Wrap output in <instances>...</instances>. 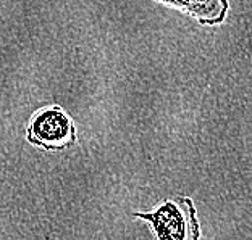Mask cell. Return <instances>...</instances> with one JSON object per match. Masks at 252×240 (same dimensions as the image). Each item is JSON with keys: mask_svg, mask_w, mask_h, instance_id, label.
<instances>
[{"mask_svg": "<svg viewBox=\"0 0 252 240\" xmlns=\"http://www.w3.org/2000/svg\"><path fill=\"white\" fill-rule=\"evenodd\" d=\"M28 135L34 144L50 150H60L73 144L74 126L63 111L45 110L32 119Z\"/></svg>", "mask_w": 252, "mask_h": 240, "instance_id": "cell-2", "label": "cell"}, {"mask_svg": "<svg viewBox=\"0 0 252 240\" xmlns=\"http://www.w3.org/2000/svg\"><path fill=\"white\" fill-rule=\"evenodd\" d=\"M163 2L181 7V10H188L200 20H220L226 11L225 7L221 8V3H226L225 0H163Z\"/></svg>", "mask_w": 252, "mask_h": 240, "instance_id": "cell-3", "label": "cell"}, {"mask_svg": "<svg viewBox=\"0 0 252 240\" xmlns=\"http://www.w3.org/2000/svg\"><path fill=\"white\" fill-rule=\"evenodd\" d=\"M134 216L147 221L160 240H185L200 236L196 210L189 198L167 200L151 213H136Z\"/></svg>", "mask_w": 252, "mask_h": 240, "instance_id": "cell-1", "label": "cell"}]
</instances>
